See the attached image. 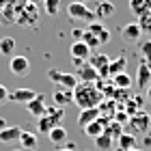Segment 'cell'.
Listing matches in <instances>:
<instances>
[{
  "mask_svg": "<svg viewBox=\"0 0 151 151\" xmlns=\"http://www.w3.org/2000/svg\"><path fill=\"white\" fill-rule=\"evenodd\" d=\"M82 32H84V30H78V28H73V32H71V35H73V41H80V39H82Z\"/></svg>",
  "mask_w": 151,
  "mask_h": 151,
  "instance_id": "d6a6232c",
  "label": "cell"
},
{
  "mask_svg": "<svg viewBox=\"0 0 151 151\" xmlns=\"http://www.w3.org/2000/svg\"><path fill=\"white\" fill-rule=\"evenodd\" d=\"M47 138H50V142L52 145H65L67 142V129L63 127V125H56V127H52L50 132H47Z\"/></svg>",
  "mask_w": 151,
  "mask_h": 151,
  "instance_id": "44dd1931",
  "label": "cell"
},
{
  "mask_svg": "<svg viewBox=\"0 0 151 151\" xmlns=\"http://www.w3.org/2000/svg\"><path fill=\"white\" fill-rule=\"evenodd\" d=\"M65 147L71 149V151H76V142H65Z\"/></svg>",
  "mask_w": 151,
  "mask_h": 151,
  "instance_id": "d590c367",
  "label": "cell"
},
{
  "mask_svg": "<svg viewBox=\"0 0 151 151\" xmlns=\"http://www.w3.org/2000/svg\"><path fill=\"white\" fill-rule=\"evenodd\" d=\"M91 47H88L86 43H82V41H73L71 47H69V54H71V63L76 67H80V65H84L88 58H91Z\"/></svg>",
  "mask_w": 151,
  "mask_h": 151,
  "instance_id": "5b68a950",
  "label": "cell"
},
{
  "mask_svg": "<svg viewBox=\"0 0 151 151\" xmlns=\"http://www.w3.org/2000/svg\"><path fill=\"white\" fill-rule=\"evenodd\" d=\"M149 84H151V65L140 63L138 65V71H136V86L142 91V88L149 86Z\"/></svg>",
  "mask_w": 151,
  "mask_h": 151,
  "instance_id": "ac0fdd59",
  "label": "cell"
},
{
  "mask_svg": "<svg viewBox=\"0 0 151 151\" xmlns=\"http://www.w3.org/2000/svg\"><path fill=\"white\" fill-rule=\"evenodd\" d=\"M9 93H11L9 88H6L4 84H0V104H4V101L9 99Z\"/></svg>",
  "mask_w": 151,
  "mask_h": 151,
  "instance_id": "1f68e13d",
  "label": "cell"
},
{
  "mask_svg": "<svg viewBox=\"0 0 151 151\" xmlns=\"http://www.w3.org/2000/svg\"><path fill=\"white\" fill-rule=\"evenodd\" d=\"M86 63L91 65L93 69H97L99 80H101V78H108V65H110V56H106V54H101V52H95L93 58H88Z\"/></svg>",
  "mask_w": 151,
  "mask_h": 151,
  "instance_id": "ba28073f",
  "label": "cell"
},
{
  "mask_svg": "<svg viewBox=\"0 0 151 151\" xmlns=\"http://www.w3.org/2000/svg\"><path fill=\"white\" fill-rule=\"evenodd\" d=\"M136 24L140 26L142 32H151V11H147L145 15H140L138 19H136Z\"/></svg>",
  "mask_w": 151,
  "mask_h": 151,
  "instance_id": "4dcf8cb0",
  "label": "cell"
},
{
  "mask_svg": "<svg viewBox=\"0 0 151 151\" xmlns=\"http://www.w3.org/2000/svg\"><path fill=\"white\" fill-rule=\"evenodd\" d=\"M67 15L71 19H82V22H95V13L88 9L84 2H69Z\"/></svg>",
  "mask_w": 151,
  "mask_h": 151,
  "instance_id": "8992f818",
  "label": "cell"
},
{
  "mask_svg": "<svg viewBox=\"0 0 151 151\" xmlns=\"http://www.w3.org/2000/svg\"><path fill=\"white\" fill-rule=\"evenodd\" d=\"M63 119H65V108L47 106V108H45V112L37 119V129H39L41 134H47L52 127L63 125Z\"/></svg>",
  "mask_w": 151,
  "mask_h": 151,
  "instance_id": "7a4b0ae2",
  "label": "cell"
},
{
  "mask_svg": "<svg viewBox=\"0 0 151 151\" xmlns=\"http://www.w3.org/2000/svg\"><path fill=\"white\" fill-rule=\"evenodd\" d=\"M114 151H121V149H114Z\"/></svg>",
  "mask_w": 151,
  "mask_h": 151,
  "instance_id": "ee69618b",
  "label": "cell"
},
{
  "mask_svg": "<svg viewBox=\"0 0 151 151\" xmlns=\"http://www.w3.org/2000/svg\"><path fill=\"white\" fill-rule=\"evenodd\" d=\"M86 30L91 32V35H95V37H97L101 45L110 41V30H108L104 24H99V22H91V24H88V28H86Z\"/></svg>",
  "mask_w": 151,
  "mask_h": 151,
  "instance_id": "d6986e66",
  "label": "cell"
},
{
  "mask_svg": "<svg viewBox=\"0 0 151 151\" xmlns=\"http://www.w3.org/2000/svg\"><path fill=\"white\" fill-rule=\"evenodd\" d=\"M82 43H86L88 47H91V50H95V47H99L101 43H99V39L97 37H95V35H91V32H88V30H84V32H82Z\"/></svg>",
  "mask_w": 151,
  "mask_h": 151,
  "instance_id": "f546056e",
  "label": "cell"
},
{
  "mask_svg": "<svg viewBox=\"0 0 151 151\" xmlns=\"http://www.w3.org/2000/svg\"><path fill=\"white\" fill-rule=\"evenodd\" d=\"M112 84H114L116 88H123V91H129V86L134 84V80H132V76H129L127 71H121V73L112 76Z\"/></svg>",
  "mask_w": 151,
  "mask_h": 151,
  "instance_id": "cb8c5ba5",
  "label": "cell"
},
{
  "mask_svg": "<svg viewBox=\"0 0 151 151\" xmlns=\"http://www.w3.org/2000/svg\"><path fill=\"white\" fill-rule=\"evenodd\" d=\"M129 11L136 17L145 15L147 11H151V0H129Z\"/></svg>",
  "mask_w": 151,
  "mask_h": 151,
  "instance_id": "7402d4cb",
  "label": "cell"
},
{
  "mask_svg": "<svg viewBox=\"0 0 151 151\" xmlns=\"http://www.w3.org/2000/svg\"><path fill=\"white\" fill-rule=\"evenodd\" d=\"M4 127H6V121L2 119V116H0V129H4Z\"/></svg>",
  "mask_w": 151,
  "mask_h": 151,
  "instance_id": "8d00e7d4",
  "label": "cell"
},
{
  "mask_svg": "<svg viewBox=\"0 0 151 151\" xmlns=\"http://www.w3.org/2000/svg\"><path fill=\"white\" fill-rule=\"evenodd\" d=\"M0 54H2V56H13V54H15V39L13 37H2L0 39Z\"/></svg>",
  "mask_w": 151,
  "mask_h": 151,
  "instance_id": "d4e9b609",
  "label": "cell"
},
{
  "mask_svg": "<svg viewBox=\"0 0 151 151\" xmlns=\"http://www.w3.org/2000/svg\"><path fill=\"white\" fill-rule=\"evenodd\" d=\"M19 134H22V127L6 125L4 129H0V142H2V145H13V142H17Z\"/></svg>",
  "mask_w": 151,
  "mask_h": 151,
  "instance_id": "9a60e30c",
  "label": "cell"
},
{
  "mask_svg": "<svg viewBox=\"0 0 151 151\" xmlns=\"http://www.w3.org/2000/svg\"><path fill=\"white\" fill-rule=\"evenodd\" d=\"M47 80L54 82V84L60 86V88H69V91H73V88L78 86V82H80L76 73H67V71H58V69L47 71Z\"/></svg>",
  "mask_w": 151,
  "mask_h": 151,
  "instance_id": "3957f363",
  "label": "cell"
},
{
  "mask_svg": "<svg viewBox=\"0 0 151 151\" xmlns=\"http://www.w3.org/2000/svg\"><path fill=\"white\" fill-rule=\"evenodd\" d=\"M101 112H99V108H86V110H80L78 114V125L80 127H86L88 123H93L95 119H99Z\"/></svg>",
  "mask_w": 151,
  "mask_h": 151,
  "instance_id": "ffe728a7",
  "label": "cell"
},
{
  "mask_svg": "<svg viewBox=\"0 0 151 151\" xmlns=\"http://www.w3.org/2000/svg\"><path fill=\"white\" fill-rule=\"evenodd\" d=\"M37 97V93L32 88H15V91L9 93V101H15V104H28Z\"/></svg>",
  "mask_w": 151,
  "mask_h": 151,
  "instance_id": "4fadbf2b",
  "label": "cell"
},
{
  "mask_svg": "<svg viewBox=\"0 0 151 151\" xmlns=\"http://www.w3.org/2000/svg\"><path fill=\"white\" fill-rule=\"evenodd\" d=\"M13 151H22V149H13Z\"/></svg>",
  "mask_w": 151,
  "mask_h": 151,
  "instance_id": "7bdbcfd3",
  "label": "cell"
},
{
  "mask_svg": "<svg viewBox=\"0 0 151 151\" xmlns=\"http://www.w3.org/2000/svg\"><path fill=\"white\" fill-rule=\"evenodd\" d=\"M17 142L22 145V151H37L39 149V138L35 132H28V129H22Z\"/></svg>",
  "mask_w": 151,
  "mask_h": 151,
  "instance_id": "8fae6325",
  "label": "cell"
},
{
  "mask_svg": "<svg viewBox=\"0 0 151 151\" xmlns=\"http://www.w3.org/2000/svg\"><path fill=\"white\" fill-rule=\"evenodd\" d=\"M52 99H54V106H58V108H67L69 104H73V91L56 86V91L52 93Z\"/></svg>",
  "mask_w": 151,
  "mask_h": 151,
  "instance_id": "7c38bea8",
  "label": "cell"
},
{
  "mask_svg": "<svg viewBox=\"0 0 151 151\" xmlns=\"http://www.w3.org/2000/svg\"><path fill=\"white\" fill-rule=\"evenodd\" d=\"M129 151H147V149H138V147H136V149H129Z\"/></svg>",
  "mask_w": 151,
  "mask_h": 151,
  "instance_id": "60d3db41",
  "label": "cell"
},
{
  "mask_svg": "<svg viewBox=\"0 0 151 151\" xmlns=\"http://www.w3.org/2000/svg\"><path fill=\"white\" fill-rule=\"evenodd\" d=\"M123 69H125V58L119 56V58L110 60V65H108V76H116V73H121Z\"/></svg>",
  "mask_w": 151,
  "mask_h": 151,
  "instance_id": "484cf974",
  "label": "cell"
},
{
  "mask_svg": "<svg viewBox=\"0 0 151 151\" xmlns=\"http://www.w3.org/2000/svg\"><path fill=\"white\" fill-rule=\"evenodd\" d=\"M2 4H4V0H0V6H2Z\"/></svg>",
  "mask_w": 151,
  "mask_h": 151,
  "instance_id": "b9f144b4",
  "label": "cell"
},
{
  "mask_svg": "<svg viewBox=\"0 0 151 151\" xmlns=\"http://www.w3.org/2000/svg\"><path fill=\"white\" fill-rule=\"evenodd\" d=\"M37 2H43V0H28V4H37Z\"/></svg>",
  "mask_w": 151,
  "mask_h": 151,
  "instance_id": "74e56055",
  "label": "cell"
},
{
  "mask_svg": "<svg viewBox=\"0 0 151 151\" xmlns=\"http://www.w3.org/2000/svg\"><path fill=\"white\" fill-rule=\"evenodd\" d=\"M127 125H129V129H132V132L129 134H149V129H151V116L147 114V112H136V114H132L129 116V121H127Z\"/></svg>",
  "mask_w": 151,
  "mask_h": 151,
  "instance_id": "277c9868",
  "label": "cell"
},
{
  "mask_svg": "<svg viewBox=\"0 0 151 151\" xmlns=\"http://www.w3.org/2000/svg\"><path fill=\"white\" fill-rule=\"evenodd\" d=\"M145 147H151V136L145 134Z\"/></svg>",
  "mask_w": 151,
  "mask_h": 151,
  "instance_id": "836d02e7",
  "label": "cell"
},
{
  "mask_svg": "<svg viewBox=\"0 0 151 151\" xmlns=\"http://www.w3.org/2000/svg\"><path fill=\"white\" fill-rule=\"evenodd\" d=\"M71 2H84V4H86V2H88V0H71Z\"/></svg>",
  "mask_w": 151,
  "mask_h": 151,
  "instance_id": "ab89813d",
  "label": "cell"
},
{
  "mask_svg": "<svg viewBox=\"0 0 151 151\" xmlns=\"http://www.w3.org/2000/svg\"><path fill=\"white\" fill-rule=\"evenodd\" d=\"M45 108H47V106H45V97H43L41 93H37V97L26 104V110H28V114H32L35 119H39V116L45 112Z\"/></svg>",
  "mask_w": 151,
  "mask_h": 151,
  "instance_id": "2e32d148",
  "label": "cell"
},
{
  "mask_svg": "<svg viewBox=\"0 0 151 151\" xmlns=\"http://www.w3.org/2000/svg\"><path fill=\"white\" fill-rule=\"evenodd\" d=\"M140 56H142V63L151 65V41L149 39L140 41Z\"/></svg>",
  "mask_w": 151,
  "mask_h": 151,
  "instance_id": "f1b7e54d",
  "label": "cell"
},
{
  "mask_svg": "<svg viewBox=\"0 0 151 151\" xmlns=\"http://www.w3.org/2000/svg\"><path fill=\"white\" fill-rule=\"evenodd\" d=\"M110 121H112L110 116H104V114H101L99 119H95L93 123H88V125H86V127H82V129H84V134L88 136V138H93V140H95L97 136L104 134V129H106V125H108Z\"/></svg>",
  "mask_w": 151,
  "mask_h": 151,
  "instance_id": "9c48e42d",
  "label": "cell"
},
{
  "mask_svg": "<svg viewBox=\"0 0 151 151\" xmlns=\"http://www.w3.org/2000/svg\"><path fill=\"white\" fill-rule=\"evenodd\" d=\"M101 101H104V93L97 84L93 82H78V86L73 88V104L80 108V110H86V108H97Z\"/></svg>",
  "mask_w": 151,
  "mask_h": 151,
  "instance_id": "6da1fadb",
  "label": "cell"
},
{
  "mask_svg": "<svg viewBox=\"0 0 151 151\" xmlns=\"http://www.w3.org/2000/svg\"><path fill=\"white\" fill-rule=\"evenodd\" d=\"M140 37H142V30L136 22H129L121 28V39L125 43H136V41H140Z\"/></svg>",
  "mask_w": 151,
  "mask_h": 151,
  "instance_id": "30bf717a",
  "label": "cell"
},
{
  "mask_svg": "<svg viewBox=\"0 0 151 151\" xmlns=\"http://www.w3.org/2000/svg\"><path fill=\"white\" fill-rule=\"evenodd\" d=\"M145 95H147V99H149V104H151V84L147 86V91H145Z\"/></svg>",
  "mask_w": 151,
  "mask_h": 151,
  "instance_id": "e575fe53",
  "label": "cell"
},
{
  "mask_svg": "<svg viewBox=\"0 0 151 151\" xmlns=\"http://www.w3.org/2000/svg\"><path fill=\"white\" fill-rule=\"evenodd\" d=\"M43 9L47 15H58L60 13V0H43Z\"/></svg>",
  "mask_w": 151,
  "mask_h": 151,
  "instance_id": "83f0119b",
  "label": "cell"
},
{
  "mask_svg": "<svg viewBox=\"0 0 151 151\" xmlns=\"http://www.w3.org/2000/svg\"><path fill=\"white\" fill-rule=\"evenodd\" d=\"M76 76H78V80L80 82H97L99 80V73H97V69H93L88 63H84V65H80L78 67V71H76Z\"/></svg>",
  "mask_w": 151,
  "mask_h": 151,
  "instance_id": "e0dca14e",
  "label": "cell"
},
{
  "mask_svg": "<svg viewBox=\"0 0 151 151\" xmlns=\"http://www.w3.org/2000/svg\"><path fill=\"white\" fill-rule=\"evenodd\" d=\"M114 2H110V0H99L97 4H95V17L97 19H108V17H112L114 15Z\"/></svg>",
  "mask_w": 151,
  "mask_h": 151,
  "instance_id": "5bb4252c",
  "label": "cell"
},
{
  "mask_svg": "<svg viewBox=\"0 0 151 151\" xmlns=\"http://www.w3.org/2000/svg\"><path fill=\"white\" fill-rule=\"evenodd\" d=\"M116 149H121V151H129V149H136V136L134 134H129V132H123L119 138H116Z\"/></svg>",
  "mask_w": 151,
  "mask_h": 151,
  "instance_id": "603a6c76",
  "label": "cell"
},
{
  "mask_svg": "<svg viewBox=\"0 0 151 151\" xmlns=\"http://www.w3.org/2000/svg\"><path fill=\"white\" fill-rule=\"evenodd\" d=\"M56 151H71V149H67V147H58Z\"/></svg>",
  "mask_w": 151,
  "mask_h": 151,
  "instance_id": "f35d334b",
  "label": "cell"
},
{
  "mask_svg": "<svg viewBox=\"0 0 151 151\" xmlns=\"http://www.w3.org/2000/svg\"><path fill=\"white\" fill-rule=\"evenodd\" d=\"M112 142H114V140H112L106 132L101 134V136H97V138H95V145H97V149H99V151H110Z\"/></svg>",
  "mask_w": 151,
  "mask_h": 151,
  "instance_id": "4316f807",
  "label": "cell"
},
{
  "mask_svg": "<svg viewBox=\"0 0 151 151\" xmlns=\"http://www.w3.org/2000/svg\"><path fill=\"white\" fill-rule=\"evenodd\" d=\"M149 116H151V112H149Z\"/></svg>",
  "mask_w": 151,
  "mask_h": 151,
  "instance_id": "f6af8a7d",
  "label": "cell"
},
{
  "mask_svg": "<svg viewBox=\"0 0 151 151\" xmlns=\"http://www.w3.org/2000/svg\"><path fill=\"white\" fill-rule=\"evenodd\" d=\"M9 69L13 76H17V78H24L26 73L30 71V60L22 56V54H13L11 60H9Z\"/></svg>",
  "mask_w": 151,
  "mask_h": 151,
  "instance_id": "52a82bcc",
  "label": "cell"
}]
</instances>
